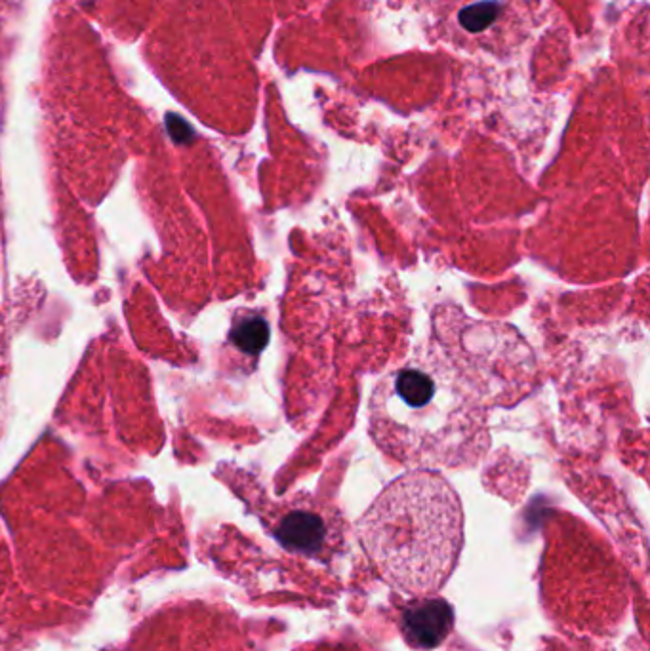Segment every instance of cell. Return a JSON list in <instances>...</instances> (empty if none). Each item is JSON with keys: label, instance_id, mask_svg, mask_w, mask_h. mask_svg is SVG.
I'll use <instances>...</instances> for the list:
<instances>
[{"label": "cell", "instance_id": "1", "mask_svg": "<svg viewBox=\"0 0 650 651\" xmlns=\"http://www.w3.org/2000/svg\"><path fill=\"white\" fill-rule=\"evenodd\" d=\"M532 379L534 356L513 328L437 309L426 341L378 383L370 431L412 467L471 465L490 446V412L529 395Z\"/></svg>", "mask_w": 650, "mask_h": 651}, {"label": "cell", "instance_id": "2", "mask_svg": "<svg viewBox=\"0 0 650 651\" xmlns=\"http://www.w3.org/2000/svg\"><path fill=\"white\" fill-rule=\"evenodd\" d=\"M387 585L429 598L447 585L464 549V509L441 474L414 469L391 482L357 524Z\"/></svg>", "mask_w": 650, "mask_h": 651}, {"label": "cell", "instance_id": "3", "mask_svg": "<svg viewBox=\"0 0 650 651\" xmlns=\"http://www.w3.org/2000/svg\"><path fill=\"white\" fill-rule=\"evenodd\" d=\"M454 625V610L443 598H424L403 612L401 631L410 648L435 650L445 642Z\"/></svg>", "mask_w": 650, "mask_h": 651}, {"label": "cell", "instance_id": "4", "mask_svg": "<svg viewBox=\"0 0 650 651\" xmlns=\"http://www.w3.org/2000/svg\"><path fill=\"white\" fill-rule=\"evenodd\" d=\"M275 535L286 549L313 554L325 541V522L317 514L294 511L281 520Z\"/></svg>", "mask_w": 650, "mask_h": 651}, {"label": "cell", "instance_id": "5", "mask_svg": "<svg viewBox=\"0 0 650 651\" xmlns=\"http://www.w3.org/2000/svg\"><path fill=\"white\" fill-rule=\"evenodd\" d=\"M231 339L243 353L258 355L269 341V326L262 316H250L235 326Z\"/></svg>", "mask_w": 650, "mask_h": 651}, {"label": "cell", "instance_id": "6", "mask_svg": "<svg viewBox=\"0 0 650 651\" xmlns=\"http://www.w3.org/2000/svg\"><path fill=\"white\" fill-rule=\"evenodd\" d=\"M498 10H500V4L496 0L471 4L460 12V23L464 29H468L471 33H479L494 23V20L498 18Z\"/></svg>", "mask_w": 650, "mask_h": 651}]
</instances>
